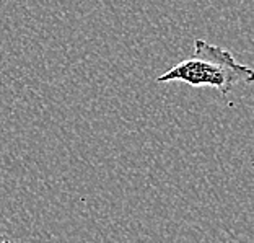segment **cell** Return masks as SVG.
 I'll return each mask as SVG.
<instances>
[{"label":"cell","instance_id":"obj_2","mask_svg":"<svg viewBox=\"0 0 254 243\" xmlns=\"http://www.w3.org/2000/svg\"><path fill=\"white\" fill-rule=\"evenodd\" d=\"M0 243H11V242H10V239H7L5 235L0 234Z\"/></svg>","mask_w":254,"mask_h":243},{"label":"cell","instance_id":"obj_1","mask_svg":"<svg viewBox=\"0 0 254 243\" xmlns=\"http://www.w3.org/2000/svg\"><path fill=\"white\" fill-rule=\"evenodd\" d=\"M253 79V69L236 61L232 51L210 44L204 39H195L192 56L160 75L157 82H183L194 88L210 86L222 95H228L238 85H250Z\"/></svg>","mask_w":254,"mask_h":243}]
</instances>
